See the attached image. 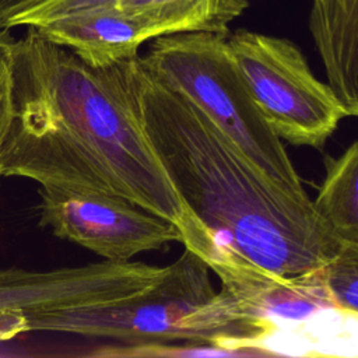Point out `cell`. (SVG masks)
<instances>
[{
	"instance_id": "2",
	"label": "cell",
	"mask_w": 358,
	"mask_h": 358,
	"mask_svg": "<svg viewBox=\"0 0 358 358\" xmlns=\"http://www.w3.org/2000/svg\"><path fill=\"white\" fill-rule=\"evenodd\" d=\"M137 96L175 190L220 246L278 277L317 271L338 252L306 193L262 171L187 96L158 83L141 57Z\"/></svg>"
},
{
	"instance_id": "15",
	"label": "cell",
	"mask_w": 358,
	"mask_h": 358,
	"mask_svg": "<svg viewBox=\"0 0 358 358\" xmlns=\"http://www.w3.org/2000/svg\"><path fill=\"white\" fill-rule=\"evenodd\" d=\"M43 1L46 0H0V29L8 28V22L14 17Z\"/></svg>"
},
{
	"instance_id": "3",
	"label": "cell",
	"mask_w": 358,
	"mask_h": 358,
	"mask_svg": "<svg viewBox=\"0 0 358 358\" xmlns=\"http://www.w3.org/2000/svg\"><path fill=\"white\" fill-rule=\"evenodd\" d=\"M55 331L112 341L126 357L271 355L278 327L232 292L214 289L208 264L189 249L144 291L115 303L15 320L6 338Z\"/></svg>"
},
{
	"instance_id": "12",
	"label": "cell",
	"mask_w": 358,
	"mask_h": 358,
	"mask_svg": "<svg viewBox=\"0 0 358 358\" xmlns=\"http://www.w3.org/2000/svg\"><path fill=\"white\" fill-rule=\"evenodd\" d=\"M323 278L334 308L358 317V250L340 246L323 267Z\"/></svg>"
},
{
	"instance_id": "9",
	"label": "cell",
	"mask_w": 358,
	"mask_h": 358,
	"mask_svg": "<svg viewBox=\"0 0 358 358\" xmlns=\"http://www.w3.org/2000/svg\"><path fill=\"white\" fill-rule=\"evenodd\" d=\"M308 24L327 84L358 117V0H312Z\"/></svg>"
},
{
	"instance_id": "6",
	"label": "cell",
	"mask_w": 358,
	"mask_h": 358,
	"mask_svg": "<svg viewBox=\"0 0 358 358\" xmlns=\"http://www.w3.org/2000/svg\"><path fill=\"white\" fill-rule=\"evenodd\" d=\"M143 262L102 260L53 270L0 268V340L20 319L115 303L133 296L164 274Z\"/></svg>"
},
{
	"instance_id": "1",
	"label": "cell",
	"mask_w": 358,
	"mask_h": 358,
	"mask_svg": "<svg viewBox=\"0 0 358 358\" xmlns=\"http://www.w3.org/2000/svg\"><path fill=\"white\" fill-rule=\"evenodd\" d=\"M140 55L91 66L29 27L14 42V117L1 176L123 197L173 224L203 260L214 235L175 190L144 129Z\"/></svg>"
},
{
	"instance_id": "14",
	"label": "cell",
	"mask_w": 358,
	"mask_h": 358,
	"mask_svg": "<svg viewBox=\"0 0 358 358\" xmlns=\"http://www.w3.org/2000/svg\"><path fill=\"white\" fill-rule=\"evenodd\" d=\"M122 1L124 0H46L14 17L8 22V28L18 27V25L32 27L42 21H48L52 18H57V17H63L67 14L85 11L91 8L116 7Z\"/></svg>"
},
{
	"instance_id": "4",
	"label": "cell",
	"mask_w": 358,
	"mask_h": 358,
	"mask_svg": "<svg viewBox=\"0 0 358 358\" xmlns=\"http://www.w3.org/2000/svg\"><path fill=\"white\" fill-rule=\"evenodd\" d=\"M140 57L158 83L187 96L262 171L295 193H306L281 138L252 98L229 49L228 35H161Z\"/></svg>"
},
{
	"instance_id": "13",
	"label": "cell",
	"mask_w": 358,
	"mask_h": 358,
	"mask_svg": "<svg viewBox=\"0 0 358 358\" xmlns=\"http://www.w3.org/2000/svg\"><path fill=\"white\" fill-rule=\"evenodd\" d=\"M14 42L8 28L0 29V176L3 150L14 117Z\"/></svg>"
},
{
	"instance_id": "8",
	"label": "cell",
	"mask_w": 358,
	"mask_h": 358,
	"mask_svg": "<svg viewBox=\"0 0 358 358\" xmlns=\"http://www.w3.org/2000/svg\"><path fill=\"white\" fill-rule=\"evenodd\" d=\"M32 28L91 66H108L137 56L145 41L162 35L150 18L119 7L78 11L38 22Z\"/></svg>"
},
{
	"instance_id": "10",
	"label": "cell",
	"mask_w": 358,
	"mask_h": 358,
	"mask_svg": "<svg viewBox=\"0 0 358 358\" xmlns=\"http://www.w3.org/2000/svg\"><path fill=\"white\" fill-rule=\"evenodd\" d=\"M313 206L338 246L358 250V138L327 164Z\"/></svg>"
},
{
	"instance_id": "7",
	"label": "cell",
	"mask_w": 358,
	"mask_h": 358,
	"mask_svg": "<svg viewBox=\"0 0 358 358\" xmlns=\"http://www.w3.org/2000/svg\"><path fill=\"white\" fill-rule=\"evenodd\" d=\"M39 224L103 260L127 262L169 242H182L179 229L134 203L99 192L41 186Z\"/></svg>"
},
{
	"instance_id": "5",
	"label": "cell",
	"mask_w": 358,
	"mask_h": 358,
	"mask_svg": "<svg viewBox=\"0 0 358 358\" xmlns=\"http://www.w3.org/2000/svg\"><path fill=\"white\" fill-rule=\"evenodd\" d=\"M228 45L271 130L292 145L323 148L347 110L302 52L288 39L246 29L229 34Z\"/></svg>"
},
{
	"instance_id": "11",
	"label": "cell",
	"mask_w": 358,
	"mask_h": 358,
	"mask_svg": "<svg viewBox=\"0 0 358 358\" xmlns=\"http://www.w3.org/2000/svg\"><path fill=\"white\" fill-rule=\"evenodd\" d=\"M250 0H124L116 7L154 21L162 35L214 32L229 35V24Z\"/></svg>"
}]
</instances>
